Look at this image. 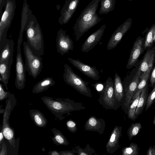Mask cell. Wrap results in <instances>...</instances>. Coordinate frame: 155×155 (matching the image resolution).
<instances>
[{
	"label": "cell",
	"instance_id": "8d00e7d4",
	"mask_svg": "<svg viewBox=\"0 0 155 155\" xmlns=\"http://www.w3.org/2000/svg\"><path fill=\"white\" fill-rule=\"evenodd\" d=\"M0 149V155H8L6 145L4 142L2 144Z\"/></svg>",
	"mask_w": 155,
	"mask_h": 155
},
{
	"label": "cell",
	"instance_id": "7c38bea8",
	"mask_svg": "<svg viewBox=\"0 0 155 155\" xmlns=\"http://www.w3.org/2000/svg\"><path fill=\"white\" fill-rule=\"evenodd\" d=\"M144 38L140 36L136 39L130 51L126 66L127 69H130L134 66L140 56L144 51Z\"/></svg>",
	"mask_w": 155,
	"mask_h": 155
},
{
	"label": "cell",
	"instance_id": "7a4b0ae2",
	"mask_svg": "<svg viewBox=\"0 0 155 155\" xmlns=\"http://www.w3.org/2000/svg\"><path fill=\"white\" fill-rule=\"evenodd\" d=\"M41 99L46 107L60 121L65 118L64 114L86 108L81 103L76 102L69 98L44 96L41 97Z\"/></svg>",
	"mask_w": 155,
	"mask_h": 155
},
{
	"label": "cell",
	"instance_id": "f6af8a7d",
	"mask_svg": "<svg viewBox=\"0 0 155 155\" xmlns=\"http://www.w3.org/2000/svg\"><path fill=\"white\" fill-rule=\"evenodd\" d=\"M154 41H155V35L154 37Z\"/></svg>",
	"mask_w": 155,
	"mask_h": 155
},
{
	"label": "cell",
	"instance_id": "7bdbcfd3",
	"mask_svg": "<svg viewBox=\"0 0 155 155\" xmlns=\"http://www.w3.org/2000/svg\"><path fill=\"white\" fill-rule=\"evenodd\" d=\"M8 15V12L6 11L5 12L2 16L1 19V21L4 22L7 19Z\"/></svg>",
	"mask_w": 155,
	"mask_h": 155
},
{
	"label": "cell",
	"instance_id": "cb8c5ba5",
	"mask_svg": "<svg viewBox=\"0 0 155 155\" xmlns=\"http://www.w3.org/2000/svg\"><path fill=\"white\" fill-rule=\"evenodd\" d=\"M80 0H69L67 2V6L64 13V23L68 22L76 10Z\"/></svg>",
	"mask_w": 155,
	"mask_h": 155
},
{
	"label": "cell",
	"instance_id": "8fae6325",
	"mask_svg": "<svg viewBox=\"0 0 155 155\" xmlns=\"http://www.w3.org/2000/svg\"><path fill=\"white\" fill-rule=\"evenodd\" d=\"M57 51L61 55L68 53L70 50L74 49L73 42L69 35H66V31L60 30L56 39Z\"/></svg>",
	"mask_w": 155,
	"mask_h": 155
},
{
	"label": "cell",
	"instance_id": "d6a6232c",
	"mask_svg": "<svg viewBox=\"0 0 155 155\" xmlns=\"http://www.w3.org/2000/svg\"><path fill=\"white\" fill-rule=\"evenodd\" d=\"M155 102V85L151 92L147 97L145 106V111H146L152 106Z\"/></svg>",
	"mask_w": 155,
	"mask_h": 155
},
{
	"label": "cell",
	"instance_id": "7dc6e473",
	"mask_svg": "<svg viewBox=\"0 0 155 155\" xmlns=\"http://www.w3.org/2000/svg\"></svg>",
	"mask_w": 155,
	"mask_h": 155
},
{
	"label": "cell",
	"instance_id": "5b68a950",
	"mask_svg": "<svg viewBox=\"0 0 155 155\" xmlns=\"http://www.w3.org/2000/svg\"><path fill=\"white\" fill-rule=\"evenodd\" d=\"M99 92L98 101L104 108L116 110L120 107L115 100L114 81L110 77L106 80L103 89Z\"/></svg>",
	"mask_w": 155,
	"mask_h": 155
},
{
	"label": "cell",
	"instance_id": "f35d334b",
	"mask_svg": "<svg viewBox=\"0 0 155 155\" xmlns=\"http://www.w3.org/2000/svg\"><path fill=\"white\" fill-rule=\"evenodd\" d=\"M91 84L95 89L99 92L102 91L104 87V84L101 83H97L95 84Z\"/></svg>",
	"mask_w": 155,
	"mask_h": 155
},
{
	"label": "cell",
	"instance_id": "277c9868",
	"mask_svg": "<svg viewBox=\"0 0 155 155\" xmlns=\"http://www.w3.org/2000/svg\"><path fill=\"white\" fill-rule=\"evenodd\" d=\"M64 79L66 83L80 94L87 97H91V90L88 86L89 82L85 81L76 74L70 66L64 64Z\"/></svg>",
	"mask_w": 155,
	"mask_h": 155
},
{
	"label": "cell",
	"instance_id": "4fadbf2b",
	"mask_svg": "<svg viewBox=\"0 0 155 155\" xmlns=\"http://www.w3.org/2000/svg\"><path fill=\"white\" fill-rule=\"evenodd\" d=\"M155 60V46L147 49L138 68L140 79L145 74L151 71Z\"/></svg>",
	"mask_w": 155,
	"mask_h": 155
},
{
	"label": "cell",
	"instance_id": "d590c367",
	"mask_svg": "<svg viewBox=\"0 0 155 155\" xmlns=\"http://www.w3.org/2000/svg\"><path fill=\"white\" fill-rule=\"evenodd\" d=\"M59 152L61 155H75L78 152L75 148L71 150H62Z\"/></svg>",
	"mask_w": 155,
	"mask_h": 155
},
{
	"label": "cell",
	"instance_id": "30bf717a",
	"mask_svg": "<svg viewBox=\"0 0 155 155\" xmlns=\"http://www.w3.org/2000/svg\"><path fill=\"white\" fill-rule=\"evenodd\" d=\"M132 23V19L129 18L117 27L108 41L107 45V50L113 49L117 45L125 33L131 28Z\"/></svg>",
	"mask_w": 155,
	"mask_h": 155
},
{
	"label": "cell",
	"instance_id": "d4e9b609",
	"mask_svg": "<svg viewBox=\"0 0 155 155\" xmlns=\"http://www.w3.org/2000/svg\"><path fill=\"white\" fill-rule=\"evenodd\" d=\"M142 91L136 92L133 96L130 101L127 114L128 118L132 120H136L135 112Z\"/></svg>",
	"mask_w": 155,
	"mask_h": 155
},
{
	"label": "cell",
	"instance_id": "9c48e42d",
	"mask_svg": "<svg viewBox=\"0 0 155 155\" xmlns=\"http://www.w3.org/2000/svg\"><path fill=\"white\" fill-rule=\"evenodd\" d=\"M22 41V37H19L17 47V53L15 64L16 77L15 84L17 89L20 90H22L25 88L26 80V68L23 61L21 49Z\"/></svg>",
	"mask_w": 155,
	"mask_h": 155
},
{
	"label": "cell",
	"instance_id": "6da1fadb",
	"mask_svg": "<svg viewBox=\"0 0 155 155\" xmlns=\"http://www.w3.org/2000/svg\"><path fill=\"white\" fill-rule=\"evenodd\" d=\"M100 2V0H92L76 20L74 29L77 41L85 32L103 19L100 18L96 13Z\"/></svg>",
	"mask_w": 155,
	"mask_h": 155
},
{
	"label": "cell",
	"instance_id": "2e32d148",
	"mask_svg": "<svg viewBox=\"0 0 155 155\" xmlns=\"http://www.w3.org/2000/svg\"><path fill=\"white\" fill-rule=\"evenodd\" d=\"M122 127L118 125H116L113 129L106 146L107 153H114L120 148L119 140L122 136Z\"/></svg>",
	"mask_w": 155,
	"mask_h": 155
},
{
	"label": "cell",
	"instance_id": "44dd1931",
	"mask_svg": "<svg viewBox=\"0 0 155 155\" xmlns=\"http://www.w3.org/2000/svg\"><path fill=\"white\" fill-rule=\"evenodd\" d=\"M55 84V81L53 78L50 77L45 78L34 86L32 91L34 94L40 93L47 90Z\"/></svg>",
	"mask_w": 155,
	"mask_h": 155
},
{
	"label": "cell",
	"instance_id": "d6986e66",
	"mask_svg": "<svg viewBox=\"0 0 155 155\" xmlns=\"http://www.w3.org/2000/svg\"><path fill=\"white\" fill-rule=\"evenodd\" d=\"M114 90L116 101L120 107L124 100V92L121 78L117 73H115L114 76Z\"/></svg>",
	"mask_w": 155,
	"mask_h": 155
},
{
	"label": "cell",
	"instance_id": "74e56055",
	"mask_svg": "<svg viewBox=\"0 0 155 155\" xmlns=\"http://www.w3.org/2000/svg\"><path fill=\"white\" fill-rule=\"evenodd\" d=\"M150 82L151 87H153L155 85V66L150 76Z\"/></svg>",
	"mask_w": 155,
	"mask_h": 155
},
{
	"label": "cell",
	"instance_id": "ee69618b",
	"mask_svg": "<svg viewBox=\"0 0 155 155\" xmlns=\"http://www.w3.org/2000/svg\"><path fill=\"white\" fill-rule=\"evenodd\" d=\"M153 125H155V115L154 116V118L153 120Z\"/></svg>",
	"mask_w": 155,
	"mask_h": 155
},
{
	"label": "cell",
	"instance_id": "83f0119b",
	"mask_svg": "<svg viewBox=\"0 0 155 155\" xmlns=\"http://www.w3.org/2000/svg\"><path fill=\"white\" fill-rule=\"evenodd\" d=\"M155 35V23H154L148 30L146 35L144 42L145 50L150 48L153 45Z\"/></svg>",
	"mask_w": 155,
	"mask_h": 155
},
{
	"label": "cell",
	"instance_id": "e575fe53",
	"mask_svg": "<svg viewBox=\"0 0 155 155\" xmlns=\"http://www.w3.org/2000/svg\"><path fill=\"white\" fill-rule=\"evenodd\" d=\"M11 93L5 90L3 85L0 83V101H2L8 98Z\"/></svg>",
	"mask_w": 155,
	"mask_h": 155
},
{
	"label": "cell",
	"instance_id": "9a60e30c",
	"mask_svg": "<svg viewBox=\"0 0 155 155\" xmlns=\"http://www.w3.org/2000/svg\"><path fill=\"white\" fill-rule=\"evenodd\" d=\"M105 28V24L91 34L82 44L81 51L83 52H87L93 48L101 39Z\"/></svg>",
	"mask_w": 155,
	"mask_h": 155
},
{
	"label": "cell",
	"instance_id": "1f68e13d",
	"mask_svg": "<svg viewBox=\"0 0 155 155\" xmlns=\"http://www.w3.org/2000/svg\"><path fill=\"white\" fill-rule=\"evenodd\" d=\"M150 72L151 71L146 73L140 78V80L139 81L135 93L139 91H142L143 89L148 84L147 82L150 77Z\"/></svg>",
	"mask_w": 155,
	"mask_h": 155
},
{
	"label": "cell",
	"instance_id": "7402d4cb",
	"mask_svg": "<svg viewBox=\"0 0 155 155\" xmlns=\"http://www.w3.org/2000/svg\"><path fill=\"white\" fill-rule=\"evenodd\" d=\"M29 115L34 124L40 127H45L47 124L48 121L43 114L36 109L29 110Z\"/></svg>",
	"mask_w": 155,
	"mask_h": 155
},
{
	"label": "cell",
	"instance_id": "ac0fdd59",
	"mask_svg": "<svg viewBox=\"0 0 155 155\" xmlns=\"http://www.w3.org/2000/svg\"><path fill=\"white\" fill-rule=\"evenodd\" d=\"M14 45L12 39H7L3 46L0 48V63L13 60Z\"/></svg>",
	"mask_w": 155,
	"mask_h": 155
},
{
	"label": "cell",
	"instance_id": "836d02e7",
	"mask_svg": "<svg viewBox=\"0 0 155 155\" xmlns=\"http://www.w3.org/2000/svg\"><path fill=\"white\" fill-rule=\"evenodd\" d=\"M66 124L67 128L69 131L73 133L77 131V124L74 121L69 119L67 121Z\"/></svg>",
	"mask_w": 155,
	"mask_h": 155
},
{
	"label": "cell",
	"instance_id": "8992f818",
	"mask_svg": "<svg viewBox=\"0 0 155 155\" xmlns=\"http://www.w3.org/2000/svg\"><path fill=\"white\" fill-rule=\"evenodd\" d=\"M23 50L25 58V66L29 74L34 79L39 74L43 68L42 58L35 55L24 41Z\"/></svg>",
	"mask_w": 155,
	"mask_h": 155
},
{
	"label": "cell",
	"instance_id": "ba28073f",
	"mask_svg": "<svg viewBox=\"0 0 155 155\" xmlns=\"http://www.w3.org/2000/svg\"><path fill=\"white\" fill-rule=\"evenodd\" d=\"M139 71L138 68L136 74L132 79L127 76L124 81L123 84L124 97L123 102L120 105L122 109L127 115L130 101L134 96L139 82Z\"/></svg>",
	"mask_w": 155,
	"mask_h": 155
},
{
	"label": "cell",
	"instance_id": "5bb4252c",
	"mask_svg": "<svg viewBox=\"0 0 155 155\" xmlns=\"http://www.w3.org/2000/svg\"><path fill=\"white\" fill-rule=\"evenodd\" d=\"M70 62L81 72L91 79L98 80L100 77L96 67L85 64L77 59L68 58Z\"/></svg>",
	"mask_w": 155,
	"mask_h": 155
},
{
	"label": "cell",
	"instance_id": "ffe728a7",
	"mask_svg": "<svg viewBox=\"0 0 155 155\" xmlns=\"http://www.w3.org/2000/svg\"><path fill=\"white\" fill-rule=\"evenodd\" d=\"M13 61V60L6 61L0 63V81L4 84L7 90H8V84Z\"/></svg>",
	"mask_w": 155,
	"mask_h": 155
},
{
	"label": "cell",
	"instance_id": "f546056e",
	"mask_svg": "<svg viewBox=\"0 0 155 155\" xmlns=\"http://www.w3.org/2000/svg\"><path fill=\"white\" fill-rule=\"evenodd\" d=\"M139 149L137 145L132 142L129 146L124 147L122 149L123 155H138Z\"/></svg>",
	"mask_w": 155,
	"mask_h": 155
},
{
	"label": "cell",
	"instance_id": "4dcf8cb0",
	"mask_svg": "<svg viewBox=\"0 0 155 155\" xmlns=\"http://www.w3.org/2000/svg\"><path fill=\"white\" fill-rule=\"evenodd\" d=\"M75 148L78 151V155H93L95 153L94 150L89 144H87L84 149L78 145L76 146Z\"/></svg>",
	"mask_w": 155,
	"mask_h": 155
},
{
	"label": "cell",
	"instance_id": "52a82bcc",
	"mask_svg": "<svg viewBox=\"0 0 155 155\" xmlns=\"http://www.w3.org/2000/svg\"><path fill=\"white\" fill-rule=\"evenodd\" d=\"M27 44L33 52L38 56L44 54V44L41 32L38 27H28L26 31Z\"/></svg>",
	"mask_w": 155,
	"mask_h": 155
},
{
	"label": "cell",
	"instance_id": "603a6c76",
	"mask_svg": "<svg viewBox=\"0 0 155 155\" xmlns=\"http://www.w3.org/2000/svg\"><path fill=\"white\" fill-rule=\"evenodd\" d=\"M149 90L148 84L142 90L135 112V118L141 114L146 106Z\"/></svg>",
	"mask_w": 155,
	"mask_h": 155
},
{
	"label": "cell",
	"instance_id": "4316f807",
	"mask_svg": "<svg viewBox=\"0 0 155 155\" xmlns=\"http://www.w3.org/2000/svg\"><path fill=\"white\" fill-rule=\"evenodd\" d=\"M101 7L99 15L106 14L113 11L115 8L116 0H100Z\"/></svg>",
	"mask_w": 155,
	"mask_h": 155
},
{
	"label": "cell",
	"instance_id": "ab89813d",
	"mask_svg": "<svg viewBox=\"0 0 155 155\" xmlns=\"http://www.w3.org/2000/svg\"><path fill=\"white\" fill-rule=\"evenodd\" d=\"M147 155H155V147L153 146V147L150 146L148 149L147 153Z\"/></svg>",
	"mask_w": 155,
	"mask_h": 155
},
{
	"label": "cell",
	"instance_id": "e0dca14e",
	"mask_svg": "<svg viewBox=\"0 0 155 155\" xmlns=\"http://www.w3.org/2000/svg\"><path fill=\"white\" fill-rule=\"evenodd\" d=\"M106 123L102 118H98L94 116L90 117L86 121L84 129L87 131L97 132L100 134L104 132Z\"/></svg>",
	"mask_w": 155,
	"mask_h": 155
},
{
	"label": "cell",
	"instance_id": "484cf974",
	"mask_svg": "<svg viewBox=\"0 0 155 155\" xmlns=\"http://www.w3.org/2000/svg\"><path fill=\"white\" fill-rule=\"evenodd\" d=\"M51 131L54 135L52 138L54 144L57 146H68L69 144L67 138L59 130L53 127Z\"/></svg>",
	"mask_w": 155,
	"mask_h": 155
},
{
	"label": "cell",
	"instance_id": "3957f363",
	"mask_svg": "<svg viewBox=\"0 0 155 155\" xmlns=\"http://www.w3.org/2000/svg\"><path fill=\"white\" fill-rule=\"evenodd\" d=\"M5 101L2 129L5 138L8 141L11 146L15 148L18 139H15L14 130L11 127L9 121L11 112L16 104L17 101L14 94H11Z\"/></svg>",
	"mask_w": 155,
	"mask_h": 155
},
{
	"label": "cell",
	"instance_id": "bcb514c9",
	"mask_svg": "<svg viewBox=\"0 0 155 155\" xmlns=\"http://www.w3.org/2000/svg\"><path fill=\"white\" fill-rule=\"evenodd\" d=\"M127 0V1H132L133 0Z\"/></svg>",
	"mask_w": 155,
	"mask_h": 155
},
{
	"label": "cell",
	"instance_id": "b9f144b4",
	"mask_svg": "<svg viewBox=\"0 0 155 155\" xmlns=\"http://www.w3.org/2000/svg\"><path fill=\"white\" fill-rule=\"evenodd\" d=\"M48 153L49 155H61L60 152L56 150L50 151Z\"/></svg>",
	"mask_w": 155,
	"mask_h": 155
},
{
	"label": "cell",
	"instance_id": "60d3db41",
	"mask_svg": "<svg viewBox=\"0 0 155 155\" xmlns=\"http://www.w3.org/2000/svg\"><path fill=\"white\" fill-rule=\"evenodd\" d=\"M4 136L3 132V130L2 129L0 133V148L2 144L4 142Z\"/></svg>",
	"mask_w": 155,
	"mask_h": 155
},
{
	"label": "cell",
	"instance_id": "f1b7e54d",
	"mask_svg": "<svg viewBox=\"0 0 155 155\" xmlns=\"http://www.w3.org/2000/svg\"><path fill=\"white\" fill-rule=\"evenodd\" d=\"M141 128L142 125L140 122L131 124L127 130L129 140H130L133 137H135L140 132Z\"/></svg>",
	"mask_w": 155,
	"mask_h": 155
}]
</instances>
